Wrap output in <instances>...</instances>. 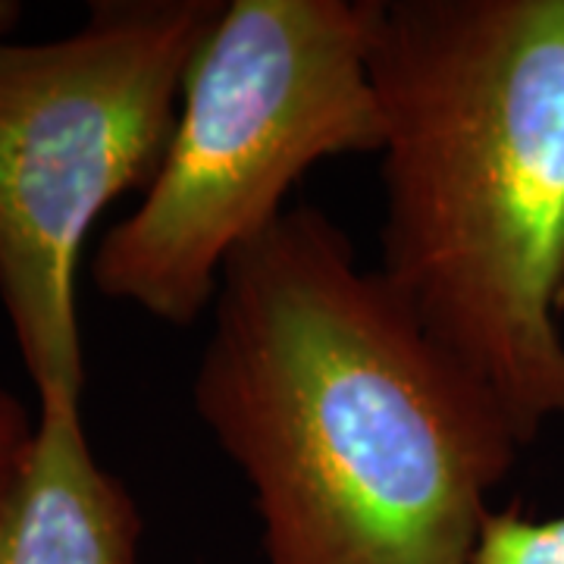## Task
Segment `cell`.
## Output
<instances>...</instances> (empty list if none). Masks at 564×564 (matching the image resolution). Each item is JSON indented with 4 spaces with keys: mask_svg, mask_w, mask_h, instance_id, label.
I'll use <instances>...</instances> for the list:
<instances>
[{
    "mask_svg": "<svg viewBox=\"0 0 564 564\" xmlns=\"http://www.w3.org/2000/svg\"><path fill=\"white\" fill-rule=\"evenodd\" d=\"M210 314L192 395L267 564H470L524 445L339 223L289 207L226 261Z\"/></svg>",
    "mask_w": 564,
    "mask_h": 564,
    "instance_id": "obj_1",
    "label": "cell"
},
{
    "mask_svg": "<svg viewBox=\"0 0 564 564\" xmlns=\"http://www.w3.org/2000/svg\"><path fill=\"white\" fill-rule=\"evenodd\" d=\"M377 273L502 404L564 417V0H386Z\"/></svg>",
    "mask_w": 564,
    "mask_h": 564,
    "instance_id": "obj_2",
    "label": "cell"
},
{
    "mask_svg": "<svg viewBox=\"0 0 564 564\" xmlns=\"http://www.w3.org/2000/svg\"><path fill=\"white\" fill-rule=\"evenodd\" d=\"M386 0H226L185 76L144 198L104 232L98 292L170 326L214 307L226 261L285 214L311 166L380 154L373 44Z\"/></svg>",
    "mask_w": 564,
    "mask_h": 564,
    "instance_id": "obj_3",
    "label": "cell"
},
{
    "mask_svg": "<svg viewBox=\"0 0 564 564\" xmlns=\"http://www.w3.org/2000/svg\"><path fill=\"white\" fill-rule=\"evenodd\" d=\"M223 7L101 0L63 39H0V302L39 402H82V245L107 204L161 173Z\"/></svg>",
    "mask_w": 564,
    "mask_h": 564,
    "instance_id": "obj_4",
    "label": "cell"
},
{
    "mask_svg": "<svg viewBox=\"0 0 564 564\" xmlns=\"http://www.w3.org/2000/svg\"><path fill=\"white\" fill-rule=\"evenodd\" d=\"M129 489L95 462L79 402H41L20 484L0 508V564H139Z\"/></svg>",
    "mask_w": 564,
    "mask_h": 564,
    "instance_id": "obj_5",
    "label": "cell"
},
{
    "mask_svg": "<svg viewBox=\"0 0 564 564\" xmlns=\"http://www.w3.org/2000/svg\"><path fill=\"white\" fill-rule=\"evenodd\" d=\"M470 564H564V514L527 518L518 505L489 511Z\"/></svg>",
    "mask_w": 564,
    "mask_h": 564,
    "instance_id": "obj_6",
    "label": "cell"
},
{
    "mask_svg": "<svg viewBox=\"0 0 564 564\" xmlns=\"http://www.w3.org/2000/svg\"><path fill=\"white\" fill-rule=\"evenodd\" d=\"M39 421L29 417L25 404L0 386V508L10 499L13 486L20 484L35 445Z\"/></svg>",
    "mask_w": 564,
    "mask_h": 564,
    "instance_id": "obj_7",
    "label": "cell"
},
{
    "mask_svg": "<svg viewBox=\"0 0 564 564\" xmlns=\"http://www.w3.org/2000/svg\"><path fill=\"white\" fill-rule=\"evenodd\" d=\"M22 7L17 0H0V39H7L13 32V25L20 22Z\"/></svg>",
    "mask_w": 564,
    "mask_h": 564,
    "instance_id": "obj_8",
    "label": "cell"
},
{
    "mask_svg": "<svg viewBox=\"0 0 564 564\" xmlns=\"http://www.w3.org/2000/svg\"><path fill=\"white\" fill-rule=\"evenodd\" d=\"M558 314H564V289H562V299H558Z\"/></svg>",
    "mask_w": 564,
    "mask_h": 564,
    "instance_id": "obj_9",
    "label": "cell"
}]
</instances>
